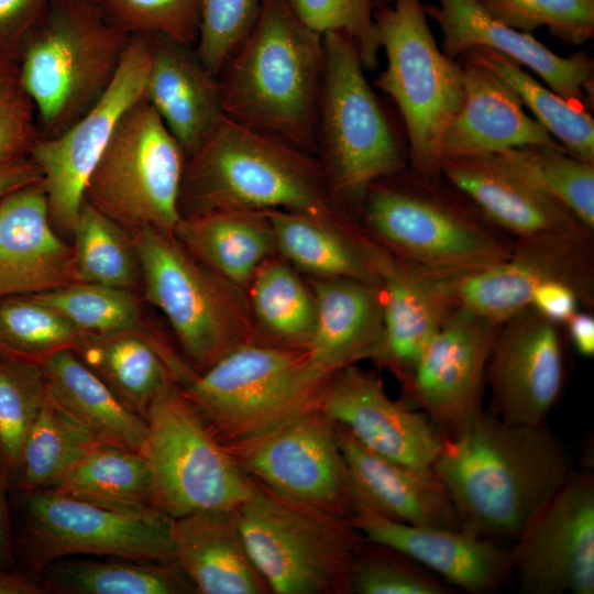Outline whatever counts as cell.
Here are the masks:
<instances>
[{
  "label": "cell",
  "instance_id": "6da1fadb",
  "mask_svg": "<svg viewBox=\"0 0 594 594\" xmlns=\"http://www.w3.org/2000/svg\"><path fill=\"white\" fill-rule=\"evenodd\" d=\"M440 437L431 466L462 527L506 546L574 471L546 424H510L483 409Z\"/></svg>",
  "mask_w": 594,
  "mask_h": 594
},
{
  "label": "cell",
  "instance_id": "7a4b0ae2",
  "mask_svg": "<svg viewBox=\"0 0 594 594\" xmlns=\"http://www.w3.org/2000/svg\"><path fill=\"white\" fill-rule=\"evenodd\" d=\"M323 63V35L287 0H263L253 30L218 76L224 116L316 153Z\"/></svg>",
  "mask_w": 594,
  "mask_h": 594
},
{
  "label": "cell",
  "instance_id": "3957f363",
  "mask_svg": "<svg viewBox=\"0 0 594 594\" xmlns=\"http://www.w3.org/2000/svg\"><path fill=\"white\" fill-rule=\"evenodd\" d=\"M193 213L283 209L336 218L321 164L277 138L223 116L186 161L180 204Z\"/></svg>",
  "mask_w": 594,
  "mask_h": 594
},
{
  "label": "cell",
  "instance_id": "277c9868",
  "mask_svg": "<svg viewBox=\"0 0 594 594\" xmlns=\"http://www.w3.org/2000/svg\"><path fill=\"white\" fill-rule=\"evenodd\" d=\"M361 212L373 240L414 266L444 277L504 261L512 244L441 175L410 167L375 182Z\"/></svg>",
  "mask_w": 594,
  "mask_h": 594
},
{
  "label": "cell",
  "instance_id": "5b68a950",
  "mask_svg": "<svg viewBox=\"0 0 594 594\" xmlns=\"http://www.w3.org/2000/svg\"><path fill=\"white\" fill-rule=\"evenodd\" d=\"M130 40L89 0H47L16 55L40 138L61 134L102 97Z\"/></svg>",
  "mask_w": 594,
  "mask_h": 594
},
{
  "label": "cell",
  "instance_id": "8992f818",
  "mask_svg": "<svg viewBox=\"0 0 594 594\" xmlns=\"http://www.w3.org/2000/svg\"><path fill=\"white\" fill-rule=\"evenodd\" d=\"M323 44L317 152L336 206L362 208L375 182L407 167L408 148L367 81L354 42L328 32Z\"/></svg>",
  "mask_w": 594,
  "mask_h": 594
},
{
  "label": "cell",
  "instance_id": "52a82bcc",
  "mask_svg": "<svg viewBox=\"0 0 594 594\" xmlns=\"http://www.w3.org/2000/svg\"><path fill=\"white\" fill-rule=\"evenodd\" d=\"M176 383L216 438L230 444L318 405L327 382L312 374L305 349L252 341L204 372L185 366Z\"/></svg>",
  "mask_w": 594,
  "mask_h": 594
},
{
  "label": "cell",
  "instance_id": "ba28073f",
  "mask_svg": "<svg viewBox=\"0 0 594 594\" xmlns=\"http://www.w3.org/2000/svg\"><path fill=\"white\" fill-rule=\"evenodd\" d=\"M235 519L246 551L271 592H348L350 571L364 540L350 519L260 482L235 509Z\"/></svg>",
  "mask_w": 594,
  "mask_h": 594
},
{
  "label": "cell",
  "instance_id": "9c48e42d",
  "mask_svg": "<svg viewBox=\"0 0 594 594\" xmlns=\"http://www.w3.org/2000/svg\"><path fill=\"white\" fill-rule=\"evenodd\" d=\"M132 233L145 297L168 320L194 372L257 341L243 288L199 262L173 233L153 227Z\"/></svg>",
  "mask_w": 594,
  "mask_h": 594
},
{
  "label": "cell",
  "instance_id": "30bf717a",
  "mask_svg": "<svg viewBox=\"0 0 594 594\" xmlns=\"http://www.w3.org/2000/svg\"><path fill=\"white\" fill-rule=\"evenodd\" d=\"M374 19L386 56L375 87L398 109L410 168L439 176L443 136L463 98L461 66L438 46L421 0H393Z\"/></svg>",
  "mask_w": 594,
  "mask_h": 594
},
{
  "label": "cell",
  "instance_id": "8fae6325",
  "mask_svg": "<svg viewBox=\"0 0 594 594\" xmlns=\"http://www.w3.org/2000/svg\"><path fill=\"white\" fill-rule=\"evenodd\" d=\"M145 421L142 453L150 469L153 508L174 519L235 510L252 495L256 480L234 462L175 380L152 400Z\"/></svg>",
  "mask_w": 594,
  "mask_h": 594
},
{
  "label": "cell",
  "instance_id": "7c38bea8",
  "mask_svg": "<svg viewBox=\"0 0 594 594\" xmlns=\"http://www.w3.org/2000/svg\"><path fill=\"white\" fill-rule=\"evenodd\" d=\"M186 161L143 97L118 123L87 182L84 200L131 233L143 227L173 233L183 218Z\"/></svg>",
  "mask_w": 594,
  "mask_h": 594
},
{
  "label": "cell",
  "instance_id": "4fadbf2b",
  "mask_svg": "<svg viewBox=\"0 0 594 594\" xmlns=\"http://www.w3.org/2000/svg\"><path fill=\"white\" fill-rule=\"evenodd\" d=\"M23 505L29 549L40 569L70 554L175 562L172 518L154 508L119 510L50 488L25 492Z\"/></svg>",
  "mask_w": 594,
  "mask_h": 594
},
{
  "label": "cell",
  "instance_id": "5bb4252c",
  "mask_svg": "<svg viewBox=\"0 0 594 594\" xmlns=\"http://www.w3.org/2000/svg\"><path fill=\"white\" fill-rule=\"evenodd\" d=\"M223 446L246 474L272 490L348 519L354 513L356 502L334 424L318 405Z\"/></svg>",
  "mask_w": 594,
  "mask_h": 594
},
{
  "label": "cell",
  "instance_id": "9a60e30c",
  "mask_svg": "<svg viewBox=\"0 0 594 594\" xmlns=\"http://www.w3.org/2000/svg\"><path fill=\"white\" fill-rule=\"evenodd\" d=\"M151 58V35H131L102 97L64 132L33 146L30 158L42 172L54 228L73 233L94 168L121 118L144 97Z\"/></svg>",
  "mask_w": 594,
  "mask_h": 594
},
{
  "label": "cell",
  "instance_id": "2e32d148",
  "mask_svg": "<svg viewBox=\"0 0 594 594\" xmlns=\"http://www.w3.org/2000/svg\"><path fill=\"white\" fill-rule=\"evenodd\" d=\"M524 594L594 593V476L573 471L509 544Z\"/></svg>",
  "mask_w": 594,
  "mask_h": 594
},
{
  "label": "cell",
  "instance_id": "e0dca14e",
  "mask_svg": "<svg viewBox=\"0 0 594 594\" xmlns=\"http://www.w3.org/2000/svg\"><path fill=\"white\" fill-rule=\"evenodd\" d=\"M593 231L516 238L509 255L484 270L452 277L457 306L502 326L530 306L549 280L572 286L581 301L593 300Z\"/></svg>",
  "mask_w": 594,
  "mask_h": 594
},
{
  "label": "cell",
  "instance_id": "ac0fdd59",
  "mask_svg": "<svg viewBox=\"0 0 594 594\" xmlns=\"http://www.w3.org/2000/svg\"><path fill=\"white\" fill-rule=\"evenodd\" d=\"M499 328L457 306L403 382L410 402L440 436L455 432L484 409L487 363Z\"/></svg>",
  "mask_w": 594,
  "mask_h": 594
},
{
  "label": "cell",
  "instance_id": "d6986e66",
  "mask_svg": "<svg viewBox=\"0 0 594 594\" xmlns=\"http://www.w3.org/2000/svg\"><path fill=\"white\" fill-rule=\"evenodd\" d=\"M563 381L557 323L529 306L501 326L486 370L488 411L510 424L543 425Z\"/></svg>",
  "mask_w": 594,
  "mask_h": 594
},
{
  "label": "cell",
  "instance_id": "ffe728a7",
  "mask_svg": "<svg viewBox=\"0 0 594 594\" xmlns=\"http://www.w3.org/2000/svg\"><path fill=\"white\" fill-rule=\"evenodd\" d=\"M318 406L366 449L389 460L431 466L441 437L419 409L388 396L374 373L350 365L324 384Z\"/></svg>",
  "mask_w": 594,
  "mask_h": 594
},
{
  "label": "cell",
  "instance_id": "44dd1931",
  "mask_svg": "<svg viewBox=\"0 0 594 594\" xmlns=\"http://www.w3.org/2000/svg\"><path fill=\"white\" fill-rule=\"evenodd\" d=\"M349 519L365 541L408 556L453 588L465 593H494L513 575L509 546L464 527L398 522L361 505Z\"/></svg>",
  "mask_w": 594,
  "mask_h": 594
},
{
  "label": "cell",
  "instance_id": "7402d4cb",
  "mask_svg": "<svg viewBox=\"0 0 594 594\" xmlns=\"http://www.w3.org/2000/svg\"><path fill=\"white\" fill-rule=\"evenodd\" d=\"M359 239L382 298L384 342L377 362L403 383L425 345L457 307L452 277L425 272L373 239Z\"/></svg>",
  "mask_w": 594,
  "mask_h": 594
},
{
  "label": "cell",
  "instance_id": "603a6c76",
  "mask_svg": "<svg viewBox=\"0 0 594 594\" xmlns=\"http://www.w3.org/2000/svg\"><path fill=\"white\" fill-rule=\"evenodd\" d=\"M424 3L426 15L442 34L443 54L455 61L474 47L493 50L529 68L554 92L590 109L594 61L579 51L568 57L551 52L530 33L520 32L490 14L476 0Z\"/></svg>",
  "mask_w": 594,
  "mask_h": 594
},
{
  "label": "cell",
  "instance_id": "cb8c5ba5",
  "mask_svg": "<svg viewBox=\"0 0 594 594\" xmlns=\"http://www.w3.org/2000/svg\"><path fill=\"white\" fill-rule=\"evenodd\" d=\"M76 282L74 250L55 232L43 182L0 201V299Z\"/></svg>",
  "mask_w": 594,
  "mask_h": 594
},
{
  "label": "cell",
  "instance_id": "d4e9b609",
  "mask_svg": "<svg viewBox=\"0 0 594 594\" xmlns=\"http://www.w3.org/2000/svg\"><path fill=\"white\" fill-rule=\"evenodd\" d=\"M455 61L462 70L463 98L444 133L441 158L490 155L531 144L562 147L492 69L468 52Z\"/></svg>",
  "mask_w": 594,
  "mask_h": 594
},
{
  "label": "cell",
  "instance_id": "484cf974",
  "mask_svg": "<svg viewBox=\"0 0 594 594\" xmlns=\"http://www.w3.org/2000/svg\"><path fill=\"white\" fill-rule=\"evenodd\" d=\"M334 430L356 506L404 524L462 527L451 497L432 466L389 460L366 449L343 427L334 424Z\"/></svg>",
  "mask_w": 594,
  "mask_h": 594
},
{
  "label": "cell",
  "instance_id": "4316f807",
  "mask_svg": "<svg viewBox=\"0 0 594 594\" xmlns=\"http://www.w3.org/2000/svg\"><path fill=\"white\" fill-rule=\"evenodd\" d=\"M439 174L494 226L516 238L592 231L569 209L504 165L494 154L444 156Z\"/></svg>",
  "mask_w": 594,
  "mask_h": 594
},
{
  "label": "cell",
  "instance_id": "83f0119b",
  "mask_svg": "<svg viewBox=\"0 0 594 594\" xmlns=\"http://www.w3.org/2000/svg\"><path fill=\"white\" fill-rule=\"evenodd\" d=\"M316 322L306 354L310 371L327 382L341 370L371 359L384 342L382 298L376 282L320 278L315 284Z\"/></svg>",
  "mask_w": 594,
  "mask_h": 594
},
{
  "label": "cell",
  "instance_id": "f1b7e54d",
  "mask_svg": "<svg viewBox=\"0 0 594 594\" xmlns=\"http://www.w3.org/2000/svg\"><path fill=\"white\" fill-rule=\"evenodd\" d=\"M151 45L144 97L188 158L224 116L219 79L193 46L160 35Z\"/></svg>",
  "mask_w": 594,
  "mask_h": 594
},
{
  "label": "cell",
  "instance_id": "f546056e",
  "mask_svg": "<svg viewBox=\"0 0 594 594\" xmlns=\"http://www.w3.org/2000/svg\"><path fill=\"white\" fill-rule=\"evenodd\" d=\"M175 562L204 594L271 592L242 541L235 510H206L172 519Z\"/></svg>",
  "mask_w": 594,
  "mask_h": 594
},
{
  "label": "cell",
  "instance_id": "4dcf8cb0",
  "mask_svg": "<svg viewBox=\"0 0 594 594\" xmlns=\"http://www.w3.org/2000/svg\"><path fill=\"white\" fill-rule=\"evenodd\" d=\"M40 364L51 394L100 442L142 452L145 419L73 350L54 352Z\"/></svg>",
  "mask_w": 594,
  "mask_h": 594
},
{
  "label": "cell",
  "instance_id": "1f68e13d",
  "mask_svg": "<svg viewBox=\"0 0 594 594\" xmlns=\"http://www.w3.org/2000/svg\"><path fill=\"white\" fill-rule=\"evenodd\" d=\"M173 234L199 262L243 289L276 251L270 226L260 212L193 213L182 218Z\"/></svg>",
  "mask_w": 594,
  "mask_h": 594
},
{
  "label": "cell",
  "instance_id": "d6a6232c",
  "mask_svg": "<svg viewBox=\"0 0 594 594\" xmlns=\"http://www.w3.org/2000/svg\"><path fill=\"white\" fill-rule=\"evenodd\" d=\"M267 221L276 250L297 267L319 278L349 277L376 282L359 235L344 218H321L305 212L268 209Z\"/></svg>",
  "mask_w": 594,
  "mask_h": 594
},
{
  "label": "cell",
  "instance_id": "836d02e7",
  "mask_svg": "<svg viewBox=\"0 0 594 594\" xmlns=\"http://www.w3.org/2000/svg\"><path fill=\"white\" fill-rule=\"evenodd\" d=\"M74 352L144 419L157 393L175 380L172 352L139 328L85 334Z\"/></svg>",
  "mask_w": 594,
  "mask_h": 594
},
{
  "label": "cell",
  "instance_id": "e575fe53",
  "mask_svg": "<svg viewBox=\"0 0 594 594\" xmlns=\"http://www.w3.org/2000/svg\"><path fill=\"white\" fill-rule=\"evenodd\" d=\"M46 488L119 510L153 508L144 454L109 443L88 449Z\"/></svg>",
  "mask_w": 594,
  "mask_h": 594
},
{
  "label": "cell",
  "instance_id": "d590c367",
  "mask_svg": "<svg viewBox=\"0 0 594 594\" xmlns=\"http://www.w3.org/2000/svg\"><path fill=\"white\" fill-rule=\"evenodd\" d=\"M468 53L513 88L524 107L565 152L594 163V119L588 108L561 97L522 66L493 50L474 47Z\"/></svg>",
  "mask_w": 594,
  "mask_h": 594
},
{
  "label": "cell",
  "instance_id": "8d00e7d4",
  "mask_svg": "<svg viewBox=\"0 0 594 594\" xmlns=\"http://www.w3.org/2000/svg\"><path fill=\"white\" fill-rule=\"evenodd\" d=\"M248 287L253 320L271 343L306 349L315 328L316 300L298 275L285 263L267 258Z\"/></svg>",
  "mask_w": 594,
  "mask_h": 594
},
{
  "label": "cell",
  "instance_id": "74e56055",
  "mask_svg": "<svg viewBox=\"0 0 594 594\" xmlns=\"http://www.w3.org/2000/svg\"><path fill=\"white\" fill-rule=\"evenodd\" d=\"M100 442L51 394H46L22 446L15 474L25 492L48 487L84 452Z\"/></svg>",
  "mask_w": 594,
  "mask_h": 594
},
{
  "label": "cell",
  "instance_id": "f35d334b",
  "mask_svg": "<svg viewBox=\"0 0 594 594\" xmlns=\"http://www.w3.org/2000/svg\"><path fill=\"white\" fill-rule=\"evenodd\" d=\"M494 155L593 231L594 163L574 157L562 147L543 144L518 146Z\"/></svg>",
  "mask_w": 594,
  "mask_h": 594
},
{
  "label": "cell",
  "instance_id": "ab89813d",
  "mask_svg": "<svg viewBox=\"0 0 594 594\" xmlns=\"http://www.w3.org/2000/svg\"><path fill=\"white\" fill-rule=\"evenodd\" d=\"M73 233L76 282L132 289L141 271L125 229L84 200Z\"/></svg>",
  "mask_w": 594,
  "mask_h": 594
},
{
  "label": "cell",
  "instance_id": "60d3db41",
  "mask_svg": "<svg viewBox=\"0 0 594 594\" xmlns=\"http://www.w3.org/2000/svg\"><path fill=\"white\" fill-rule=\"evenodd\" d=\"M48 583L73 594H176L187 590L176 562L77 561L44 566Z\"/></svg>",
  "mask_w": 594,
  "mask_h": 594
},
{
  "label": "cell",
  "instance_id": "b9f144b4",
  "mask_svg": "<svg viewBox=\"0 0 594 594\" xmlns=\"http://www.w3.org/2000/svg\"><path fill=\"white\" fill-rule=\"evenodd\" d=\"M85 334L33 295L0 299V354L41 363L54 352L75 350Z\"/></svg>",
  "mask_w": 594,
  "mask_h": 594
},
{
  "label": "cell",
  "instance_id": "7bdbcfd3",
  "mask_svg": "<svg viewBox=\"0 0 594 594\" xmlns=\"http://www.w3.org/2000/svg\"><path fill=\"white\" fill-rule=\"evenodd\" d=\"M46 394L40 363L0 354V470L15 474L24 440Z\"/></svg>",
  "mask_w": 594,
  "mask_h": 594
},
{
  "label": "cell",
  "instance_id": "ee69618b",
  "mask_svg": "<svg viewBox=\"0 0 594 594\" xmlns=\"http://www.w3.org/2000/svg\"><path fill=\"white\" fill-rule=\"evenodd\" d=\"M33 296L84 334H109L139 328L140 305L130 289L74 282Z\"/></svg>",
  "mask_w": 594,
  "mask_h": 594
},
{
  "label": "cell",
  "instance_id": "f6af8a7d",
  "mask_svg": "<svg viewBox=\"0 0 594 594\" xmlns=\"http://www.w3.org/2000/svg\"><path fill=\"white\" fill-rule=\"evenodd\" d=\"M453 587L408 556L363 540L348 581L356 594H451Z\"/></svg>",
  "mask_w": 594,
  "mask_h": 594
},
{
  "label": "cell",
  "instance_id": "bcb514c9",
  "mask_svg": "<svg viewBox=\"0 0 594 594\" xmlns=\"http://www.w3.org/2000/svg\"><path fill=\"white\" fill-rule=\"evenodd\" d=\"M114 28L129 35H160L195 47L201 0H89Z\"/></svg>",
  "mask_w": 594,
  "mask_h": 594
},
{
  "label": "cell",
  "instance_id": "7dc6e473",
  "mask_svg": "<svg viewBox=\"0 0 594 594\" xmlns=\"http://www.w3.org/2000/svg\"><path fill=\"white\" fill-rule=\"evenodd\" d=\"M490 14L520 32L539 28L566 45L594 35V0H476Z\"/></svg>",
  "mask_w": 594,
  "mask_h": 594
},
{
  "label": "cell",
  "instance_id": "c3c4849f",
  "mask_svg": "<svg viewBox=\"0 0 594 594\" xmlns=\"http://www.w3.org/2000/svg\"><path fill=\"white\" fill-rule=\"evenodd\" d=\"M262 3L263 0H201L195 50L217 77L250 35Z\"/></svg>",
  "mask_w": 594,
  "mask_h": 594
},
{
  "label": "cell",
  "instance_id": "681fc988",
  "mask_svg": "<svg viewBox=\"0 0 594 594\" xmlns=\"http://www.w3.org/2000/svg\"><path fill=\"white\" fill-rule=\"evenodd\" d=\"M287 1L297 18L315 32H338L350 37L365 70L377 67L382 47L371 0Z\"/></svg>",
  "mask_w": 594,
  "mask_h": 594
},
{
  "label": "cell",
  "instance_id": "f907efd6",
  "mask_svg": "<svg viewBox=\"0 0 594 594\" xmlns=\"http://www.w3.org/2000/svg\"><path fill=\"white\" fill-rule=\"evenodd\" d=\"M40 139L36 113L16 57L0 48V163L30 158Z\"/></svg>",
  "mask_w": 594,
  "mask_h": 594
},
{
  "label": "cell",
  "instance_id": "816d5d0a",
  "mask_svg": "<svg viewBox=\"0 0 594 594\" xmlns=\"http://www.w3.org/2000/svg\"><path fill=\"white\" fill-rule=\"evenodd\" d=\"M47 0H0V48L14 57Z\"/></svg>",
  "mask_w": 594,
  "mask_h": 594
},
{
  "label": "cell",
  "instance_id": "f5cc1de1",
  "mask_svg": "<svg viewBox=\"0 0 594 594\" xmlns=\"http://www.w3.org/2000/svg\"><path fill=\"white\" fill-rule=\"evenodd\" d=\"M581 298L566 283L549 280L541 284L532 294L530 306L554 323H565L578 311Z\"/></svg>",
  "mask_w": 594,
  "mask_h": 594
},
{
  "label": "cell",
  "instance_id": "db71d44e",
  "mask_svg": "<svg viewBox=\"0 0 594 594\" xmlns=\"http://www.w3.org/2000/svg\"><path fill=\"white\" fill-rule=\"evenodd\" d=\"M43 180L40 167L31 160L0 163V201L12 193Z\"/></svg>",
  "mask_w": 594,
  "mask_h": 594
},
{
  "label": "cell",
  "instance_id": "11a10c76",
  "mask_svg": "<svg viewBox=\"0 0 594 594\" xmlns=\"http://www.w3.org/2000/svg\"><path fill=\"white\" fill-rule=\"evenodd\" d=\"M571 342L585 358L594 355V318L590 312L575 311L565 322Z\"/></svg>",
  "mask_w": 594,
  "mask_h": 594
},
{
  "label": "cell",
  "instance_id": "9f6ffc18",
  "mask_svg": "<svg viewBox=\"0 0 594 594\" xmlns=\"http://www.w3.org/2000/svg\"><path fill=\"white\" fill-rule=\"evenodd\" d=\"M43 587L32 579L0 569V594H42Z\"/></svg>",
  "mask_w": 594,
  "mask_h": 594
},
{
  "label": "cell",
  "instance_id": "6f0895ef",
  "mask_svg": "<svg viewBox=\"0 0 594 594\" xmlns=\"http://www.w3.org/2000/svg\"><path fill=\"white\" fill-rule=\"evenodd\" d=\"M11 559L10 540L8 531L7 512L0 485V564Z\"/></svg>",
  "mask_w": 594,
  "mask_h": 594
},
{
  "label": "cell",
  "instance_id": "680465c9",
  "mask_svg": "<svg viewBox=\"0 0 594 594\" xmlns=\"http://www.w3.org/2000/svg\"><path fill=\"white\" fill-rule=\"evenodd\" d=\"M393 0H371L375 9L382 6L389 4Z\"/></svg>",
  "mask_w": 594,
  "mask_h": 594
}]
</instances>
